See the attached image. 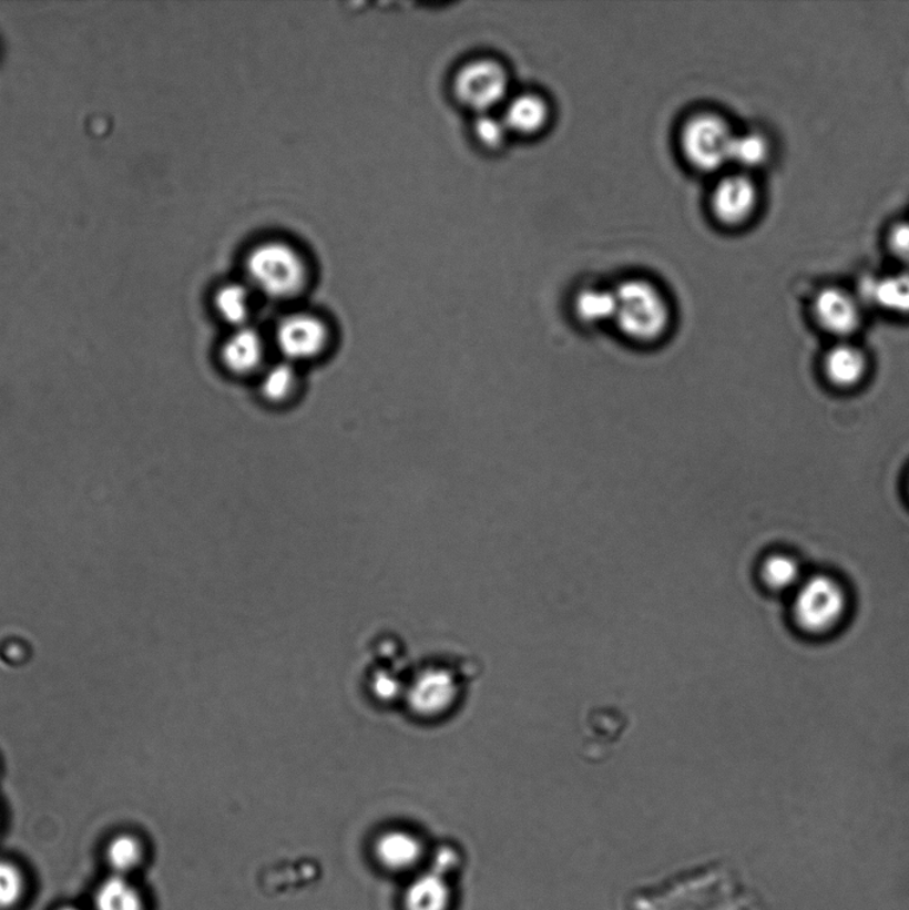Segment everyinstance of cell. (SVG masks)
Listing matches in <instances>:
<instances>
[{
	"label": "cell",
	"mask_w": 909,
	"mask_h": 910,
	"mask_svg": "<svg viewBox=\"0 0 909 910\" xmlns=\"http://www.w3.org/2000/svg\"><path fill=\"white\" fill-rule=\"evenodd\" d=\"M612 325L634 346H656L672 328V309L661 289L645 280H627L614 292Z\"/></svg>",
	"instance_id": "cell-1"
},
{
	"label": "cell",
	"mask_w": 909,
	"mask_h": 910,
	"mask_svg": "<svg viewBox=\"0 0 909 910\" xmlns=\"http://www.w3.org/2000/svg\"><path fill=\"white\" fill-rule=\"evenodd\" d=\"M245 272L247 285L255 294L278 301L294 299L308 280L302 254L282 241H266L249 249Z\"/></svg>",
	"instance_id": "cell-2"
},
{
	"label": "cell",
	"mask_w": 909,
	"mask_h": 910,
	"mask_svg": "<svg viewBox=\"0 0 909 910\" xmlns=\"http://www.w3.org/2000/svg\"><path fill=\"white\" fill-rule=\"evenodd\" d=\"M793 595L794 622L807 635H828L845 622L849 600L845 586L835 577H805Z\"/></svg>",
	"instance_id": "cell-3"
},
{
	"label": "cell",
	"mask_w": 909,
	"mask_h": 910,
	"mask_svg": "<svg viewBox=\"0 0 909 910\" xmlns=\"http://www.w3.org/2000/svg\"><path fill=\"white\" fill-rule=\"evenodd\" d=\"M734 140L733 130L722 116L701 114L684 127L682 149L694 167L711 173L731 162Z\"/></svg>",
	"instance_id": "cell-4"
},
{
	"label": "cell",
	"mask_w": 909,
	"mask_h": 910,
	"mask_svg": "<svg viewBox=\"0 0 909 910\" xmlns=\"http://www.w3.org/2000/svg\"><path fill=\"white\" fill-rule=\"evenodd\" d=\"M509 90L507 72L497 62L480 59L466 64L453 79L458 101L473 111L486 114L503 101Z\"/></svg>",
	"instance_id": "cell-5"
},
{
	"label": "cell",
	"mask_w": 909,
	"mask_h": 910,
	"mask_svg": "<svg viewBox=\"0 0 909 910\" xmlns=\"http://www.w3.org/2000/svg\"><path fill=\"white\" fill-rule=\"evenodd\" d=\"M328 339L326 323L313 314H289L276 326V347L283 359L293 365L318 358L325 351Z\"/></svg>",
	"instance_id": "cell-6"
},
{
	"label": "cell",
	"mask_w": 909,
	"mask_h": 910,
	"mask_svg": "<svg viewBox=\"0 0 909 910\" xmlns=\"http://www.w3.org/2000/svg\"><path fill=\"white\" fill-rule=\"evenodd\" d=\"M426 842L410 829L392 828L381 832L374 841L375 862L392 875H415L427 862Z\"/></svg>",
	"instance_id": "cell-7"
},
{
	"label": "cell",
	"mask_w": 909,
	"mask_h": 910,
	"mask_svg": "<svg viewBox=\"0 0 909 910\" xmlns=\"http://www.w3.org/2000/svg\"><path fill=\"white\" fill-rule=\"evenodd\" d=\"M458 697V683L450 671L430 668L415 678L407 701L415 714L435 717L445 714Z\"/></svg>",
	"instance_id": "cell-8"
},
{
	"label": "cell",
	"mask_w": 909,
	"mask_h": 910,
	"mask_svg": "<svg viewBox=\"0 0 909 910\" xmlns=\"http://www.w3.org/2000/svg\"><path fill=\"white\" fill-rule=\"evenodd\" d=\"M757 204L759 191L746 175L724 177L711 200L716 219L726 226H742L754 215Z\"/></svg>",
	"instance_id": "cell-9"
},
{
	"label": "cell",
	"mask_w": 909,
	"mask_h": 910,
	"mask_svg": "<svg viewBox=\"0 0 909 910\" xmlns=\"http://www.w3.org/2000/svg\"><path fill=\"white\" fill-rule=\"evenodd\" d=\"M814 315L825 331L839 338L858 331L862 320L858 300L839 287H826L816 294Z\"/></svg>",
	"instance_id": "cell-10"
},
{
	"label": "cell",
	"mask_w": 909,
	"mask_h": 910,
	"mask_svg": "<svg viewBox=\"0 0 909 910\" xmlns=\"http://www.w3.org/2000/svg\"><path fill=\"white\" fill-rule=\"evenodd\" d=\"M703 882V910H766L756 896L739 876L731 870L714 869Z\"/></svg>",
	"instance_id": "cell-11"
},
{
	"label": "cell",
	"mask_w": 909,
	"mask_h": 910,
	"mask_svg": "<svg viewBox=\"0 0 909 910\" xmlns=\"http://www.w3.org/2000/svg\"><path fill=\"white\" fill-rule=\"evenodd\" d=\"M453 902L450 877L430 869L415 873L401 897L404 910H452Z\"/></svg>",
	"instance_id": "cell-12"
},
{
	"label": "cell",
	"mask_w": 909,
	"mask_h": 910,
	"mask_svg": "<svg viewBox=\"0 0 909 910\" xmlns=\"http://www.w3.org/2000/svg\"><path fill=\"white\" fill-rule=\"evenodd\" d=\"M219 358L229 372L253 374L265 358V341L262 335L248 325L234 328V331L222 342Z\"/></svg>",
	"instance_id": "cell-13"
},
{
	"label": "cell",
	"mask_w": 909,
	"mask_h": 910,
	"mask_svg": "<svg viewBox=\"0 0 909 910\" xmlns=\"http://www.w3.org/2000/svg\"><path fill=\"white\" fill-rule=\"evenodd\" d=\"M868 361L860 348L847 342L829 349L825 359V372L833 385L849 388L866 378Z\"/></svg>",
	"instance_id": "cell-14"
},
{
	"label": "cell",
	"mask_w": 909,
	"mask_h": 910,
	"mask_svg": "<svg viewBox=\"0 0 909 910\" xmlns=\"http://www.w3.org/2000/svg\"><path fill=\"white\" fill-rule=\"evenodd\" d=\"M253 294L255 293L247 283L229 282L222 285L213 298L216 315L234 328L247 326L253 309Z\"/></svg>",
	"instance_id": "cell-15"
},
{
	"label": "cell",
	"mask_w": 909,
	"mask_h": 910,
	"mask_svg": "<svg viewBox=\"0 0 909 910\" xmlns=\"http://www.w3.org/2000/svg\"><path fill=\"white\" fill-rule=\"evenodd\" d=\"M549 117V108L542 98L519 95L507 105L503 121L510 133L531 135L543 129Z\"/></svg>",
	"instance_id": "cell-16"
},
{
	"label": "cell",
	"mask_w": 909,
	"mask_h": 910,
	"mask_svg": "<svg viewBox=\"0 0 909 910\" xmlns=\"http://www.w3.org/2000/svg\"><path fill=\"white\" fill-rule=\"evenodd\" d=\"M867 298L888 313L909 315V273L866 282Z\"/></svg>",
	"instance_id": "cell-17"
},
{
	"label": "cell",
	"mask_w": 909,
	"mask_h": 910,
	"mask_svg": "<svg viewBox=\"0 0 909 910\" xmlns=\"http://www.w3.org/2000/svg\"><path fill=\"white\" fill-rule=\"evenodd\" d=\"M95 910H143L137 889L127 877L114 875L102 882L94 899Z\"/></svg>",
	"instance_id": "cell-18"
},
{
	"label": "cell",
	"mask_w": 909,
	"mask_h": 910,
	"mask_svg": "<svg viewBox=\"0 0 909 910\" xmlns=\"http://www.w3.org/2000/svg\"><path fill=\"white\" fill-rule=\"evenodd\" d=\"M760 573L763 583L775 592L794 593L805 580L798 560L786 553H775L764 560Z\"/></svg>",
	"instance_id": "cell-19"
},
{
	"label": "cell",
	"mask_w": 909,
	"mask_h": 910,
	"mask_svg": "<svg viewBox=\"0 0 909 910\" xmlns=\"http://www.w3.org/2000/svg\"><path fill=\"white\" fill-rule=\"evenodd\" d=\"M298 387V372L287 360L269 366L261 378V393L269 403L279 405L293 397Z\"/></svg>",
	"instance_id": "cell-20"
},
{
	"label": "cell",
	"mask_w": 909,
	"mask_h": 910,
	"mask_svg": "<svg viewBox=\"0 0 909 910\" xmlns=\"http://www.w3.org/2000/svg\"><path fill=\"white\" fill-rule=\"evenodd\" d=\"M615 308L614 292L589 288L578 295L575 309L578 318L588 325L612 321Z\"/></svg>",
	"instance_id": "cell-21"
},
{
	"label": "cell",
	"mask_w": 909,
	"mask_h": 910,
	"mask_svg": "<svg viewBox=\"0 0 909 910\" xmlns=\"http://www.w3.org/2000/svg\"><path fill=\"white\" fill-rule=\"evenodd\" d=\"M770 146L766 136L756 133L735 135L731 162L744 168L764 166L769 160Z\"/></svg>",
	"instance_id": "cell-22"
},
{
	"label": "cell",
	"mask_w": 909,
	"mask_h": 910,
	"mask_svg": "<svg viewBox=\"0 0 909 910\" xmlns=\"http://www.w3.org/2000/svg\"><path fill=\"white\" fill-rule=\"evenodd\" d=\"M108 860L115 875L126 877L141 863V843L133 836H118L110 842Z\"/></svg>",
	"instance_id": "cell-23"
},
{
	"label": "cell",
	"mask_w": 909,
	"mask_h": 910,
	"mask_svg": "<svg viewBox=\"0 0 909 910\" xmlns=\"http://www.w3.org/2000/svg\"><path fill=\"white\" fill-rule=\"evenodd\" d=\"M23 890V876L19 869L8 861H0V909L17 906Z\"/></svg>",
	"instance_id": "cell-24"
},
{
	"label": "cell",
	"mask_w": 909,
	"mask_h": 910,
	"mask_svg": "<svg viewBox=\"0 0 909 910\" xmlns=\"http://www.w3.org/2000/svg\"><path fill=\"white\" fill-rule=\"evenodd\" d=\"M509 133L510 131L507 129L503 117L491 116L490 112H486L477 119L476 135L478 141L486 147L498 149L502 146Z\"/></svg>",
	"instance_id": "cell-25"
},
{
	"label": "cell",
	"mask_w": 909,
	"mask_h": 910,
	"mask_svg": "<svg viewBox=\"0 0 909 910\" xmlns=\"http://www.w3.org/2000/svg\"><path fill=\"white\" fill-rule=\"evenodd\" d=\"M426 863L432 872L450 877L459 866V855L450 846H440L428 852Z\"/></svg>",
	"instance_id": "cell-26"
},
{
	"label": "cell",
	"mask_w": 909,
	"mask_h": 910,
	"mask_svg": "<svg viewBox=\"0 0 909 910\" xmlns=\"http://www.w3.org/2000/svg\"><path fill=\"white\" fill-rule=\"evenodd\" d=\"M888 248L895 257L909 265V222L898 223L889 231Z\"/></svg>",
	"instance_id": "cell-27"
},
{
	"label": "cell",
	"mask_w": 909,
	"mask_h": 910,
	"mask_svg": "<svg viewBox=\"0 0 909 910\" xmlns=\"http://www.w3.org/2000/svg\"><path fill=\"white\" fill-rule=\"evenodd\" d=\"M374 694L381 701L388 702L399 696L400 682L397 675L385 669L375 672L372 676Z\"/></svg>",
	"instance_id": "cell-28"
},
{
	"label": "cell",
	"mask_w": 909,
	"mask_h": 910,
	"mask_svg": "<svg viewBox=\"0 0 909 910\" xmlns=\"http://www.w3.org/2000/svg\"><path fill=\"white\" fill-rule=\"evenodd\" d=\"M62 910H81V909L70 907V908H63Z\"/></svg>",
	"instance_id": "cell-29"
}]
</instances>
